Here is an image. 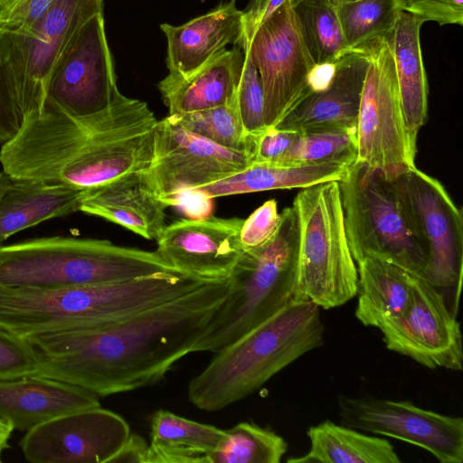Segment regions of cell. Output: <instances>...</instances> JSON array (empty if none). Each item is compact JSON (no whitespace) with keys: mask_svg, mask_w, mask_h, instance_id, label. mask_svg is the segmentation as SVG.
I'll return each instance as SVG.
<instances>
[{"mask_svg":"<svg viewBox=\"0 0 463 463\" xmlns=\"http://www.w3.org/2000/svg\"><path fill=\"white\" fill-rule=\"evenodd\" d=\"M188 291L178 273L90 286L34 289L0 286V328L25 337L109 325Z\"/></svg>","mask_w":463,"mask_h":463,"instance_id":"cell-3","label":"cell"},{"mask_svg":"<svg viewBox=\"0 0 463 463\" xmlns=\"http://www.w3.org/2000/svg\"><path fill=\"white\" fill-rule=\"evenodd\" d=\"M363 52L368 67L357 118L355 162L395 178L415 166L417 151L408 137L392 53L385 38Z\"/></svg>","mask_w":463,"mask_h":463,"instance_id":"cell-10","label":"cell"},{"mask_svg":"<svg viewBox=\"0 0 463 463\" xmlns=\"http://www.w3.org/2000/svg\"><path fill=\"white\" fill-rule=\"evenodd\" d=\"M319 307L291 301L236 342L215 353L189 383L190 402L216 411L250 395L271 377L324 344Z\"/></svg>","mask_w":463,"mask_h":463,"instance_id":"cell-4","label":"cell"},{"mask_svg":"<svg viewBox=\"0 0 463 463\" xmlns=\"http://www.w3.org/2000/svg\"><path fill=\"white\" fill-rule=\"evenodd\" d=\"M402 11L416 15L423 22L439 25L463 24V0H398Z\"/></svg>","mask_w":463,"mask_h":463,"instance_id":"cell-39","label":"cell"},{"mask_svg":"<svg viewBox=\"0 0 463 463\" xmlns=\"http://www.w3.org/2000/svg\"><path fill=\"white\" fill-rule=\"evenodd\" d=\"M297 135L295 131L269 127L257 136H249L251 162L276 165L288 150Z\"/></svg>","mask_w":463,"mask_h":463,"instance_id":"cell-40","label":"cell"},{"mask_svg":"<svg viewBox=\"0 0 463 463\" xmlns=\"http://www.w3.org/2000/svg\"><path fill=\"white\" fill-rule=\"evenodd\" d=\"M337 182L355 263L375 256L424 278L428 247L394 178L355 162Z\"/></svg>","mask_w":463,"mask_h":463,"instance_id":"cell-7","label":"cell"},{"mask_svg":"<svg viewBox=\"0 0 463 463\" xmlns=\"http://www.w3.org/2000/svg\"><path fill=\"white\" fill-rule=\"evenodd\" d=\"M243 219H182L166 225L156 250L175 270L204 280L231 277L243 249Z\"/></svg>","mask_w":463,"mask_h":463,"instance_id":"cell-18","label":"cell"},{"mask_svg":"<svg viewBox=\"0 0 463 463\" xmlns=\"http://www.w3.org/2000/svg\"><path fill=\"white\" fill-rule=\"evenodd\" d=\"M357 158L356 131L321 129L298 133L276 165H342Z\"/></svg>","mask_w":463,"mask_h":463,"instance_id":"cell-32","label":"cell"},{"mask_svg":"<svg viewBox=\"0 0 463 463\" xmlns=\"http://www.w3.org/2000/svg\"><path fill=\"white\" fill-rule=\"evenodd\" d=\"M229 287V278L211 280L115 323L25 336L36 374L101 397L155 383L192 353Z\"/></svg>","mask_w":463,"mask_h":463,"instance_id":"cell-1","label":"cell"},{"mask_svg":"<svg viewBox=\"0 0 463 463\" xmlns=\"http://www.w3.org/2000/svg\"><path fill=\"white\" fill-rule=\"evenodd\" d=\"M224 431L209 463H279L288 449L282 437L252 422H240Z\"/></svg>","mask_w":463,"mask_h":463,"instance_id":"cell-33","label":"cell"},{"mask_svg":"<svg viewBox=\"0 0 463 463\" xmlns=\"http://www.w3.org/2000/svg\"><path fill=\"white\" fill-rule=\"evenodd\" d=\"M131 434L127 420L100 406L49 420L20 440L32 463H110Z\"/></svg>","mask_w":463,"mask_h":463,"instance_id":"cell-17","label":"cell"},{"mask_svg":"<svg viewBox=\"0 0 463 463\" xmlns=\"http://www.w3.org/2000/svg\"><path fill=\"white\" fill-rule=\"evenodd\" d=\"M13 430L10 424L0 421V462H2L3 452L10 448L9 439Z\"/></svg>","mask_w":463,"mask_h":463,"instance_id":"cell-45","label":"cell"},{"mask_svg":"<svg viewBox=\"0 0 463 463\" xmlns=\"http://www.w3.org/2000/svg\"><path fill=\"white\" fill-rule=\"evenodd\" d=\"M298 0H249L243 13V41L247 42L255 30L280 8L292 6Z\"/></svg>","mask_w":463,"mask_h":463,"instance_id":"cell-42","label":"cell"},{"mask_svg":"<svg viewBox=\"0 0 463 463\" xmlns=\"http://www.w3.org/2000/svg\"><path fill=\"white\" fill-rule=\"evenodd\" d=\"M356 266L355 317L365 326L379 328L406 308L415 275L375 256L364 258Z\"/></svg>","mask_w":463,"mask_h":463,"instance_id":"cell-26","label":"cell"},{"mask_svg":"<svg viewBox=\"0 0 463 463\" xmlns=\"http://www.w3.org/2000/svg\"><path fill=\"white\" fill-rule=\"evenodd\" d=\"M250 164L249 153L221 146L168 115L157 120L153 157L145 175L152 191L166 205L184 190L217 182Z\"/></svg>","mask_w":463,"mask_h":463,"instance_id":"cell-13","label":"cell"},{"mask_svg":"<svg viewBox=\"0 0 463 463\" xmlns=\"http://www.w3.org/2000/svg\"><path fill=\"white\" fill-rule=\"evenodd\" d=\"M280 222L278 203L270 199L243 220L240 240L243 251L260 248L274 236Z\"/></svg>","mask_w":463,"mask_h":463,"instance_id":"cell-37","label":"cell"},{"mask_svg":"<svg viewBox=\"0 0 463 463\" xmlns=\"http://www.w3.org/2000/svg\"><path fill=\"white\" fill-rule=\"evenodd\" d=\"M100 406L99 396L59 380L25 375L0 381V421L27 431L55 417Z\"/></svg>","mask_w":463,"mask_h":463,"instance_id":"cell-21","label":"cell"},{"mask_svg":"<svg viewBox=\"0 0 463 463\" xmlns=\"http://www.w3.org/2000/svg\"><path fill=\"white\" fill-rule=\"evenodd\" d=\"M379 329L392 352L430 369L462 370V335L457 316L443 294L422 277H413L406 308Z\"/></svg>","mask_w":463,"mask_h":463,"instance_id":"cell-15","label":"cell"},{"mask_svg":"<svg viewBox=\"0 0 463 463\" xmlns=\"http://www.w3.org/2000/svg\"><path fill=\"white\" fill-rule=\"evenodd\" d=\"M54 0H1L0 30L29 33Z\"/></svg>","mask_w":463,"mask_h":463,"instance_id":"cell-38","label":"cell"},{"mask_svg":"<svg viewBox=\"0 0 463 463\" xmlns=\"http://www.w3.org/2000/svg\"><path fill=\"white\" fill-rule=\"evenodd\" d=\"M243 52L244 61L236 91V102L245 132L248 136H257L267 128L264 93L259 72L249 53Z\"/></svg>","mask_w":463,"mask_h":463,"instance_id":"cell-35","label":"cell"},{"mask_svg":"<svg viewBox=\"0 0 463 463\" xmlns=\"http://www.w3.org/2000/svg\"><path fill=\"white\" fill-rule=\"evenodd\" d=\"M367 67L366 52L347 53L336 62L330 83L325 89L307 91L274 127L298 133L321 129L356 131Z\"/></svg>","mask_w":463,"mask_h":463,"instance_id":"cell-19","label":"cell"},{"mask_svg":"<svg viewBox=\"0 0 463 463\" xmlns=\"http://www.w3.org/2000/svg\"><path fill=\"white\" fill-rule=\"evenodd\" d=\"M38 364L26 341L0 328V381L36 374Z\"/></svg>","mask_w":463,"mask_h":463,"instance_id":"cell-36","label":"cell"},{"mask_svg":"<svg viewBox=\"0 0 463 463\" xmlns=\"http://www.w3.org/2000/svg\"><path fill=\"white\" fill-rule=\"evenodd\" d=\"M1 1V0H0Z\"/></svg>","mask_w":463,"mask_h":463,"instance_id":"cell-48","label":"cell"},{"mask_svg":"<svg viewBox=\"0 0 463 463\" xmlns=\"http://www.w3.org/2000/svg\"><path fill=\"white\" fill-rule=\"evenodd\" d=\"M156 123L146 102L126 96L90 116L44 104L1 146L0 164L10 178L61 184L86 194L149 167Z\"/></svg>","mask_w":463,"mask_h":463,"instance_id":"cell-2","label":"cell"},{"mask_svg":"<svg viewBox=\"0 0 463 463\" xmlns=\"http://www.w3.org/2000/svg\"><path fill=\"white\" fill-rule=\"evenodd\" d=\"M179 272L156 251L63 236L0 246V286L52 289Z\"/></svg>","mask_w":463,"mask_h":463,"instance_id":"cell-5","label":"cell"},{"mask_svg":"<svg viewBox=\"0 0 463 463\" xmlns=\"http://www.w3.org/2000/svg\"><path fill=\"white\" fill-rule=\"evenodd\" d=\"M104 0H54L29 33L0 30L2 60L24 118L41 113L46 85L61 52Z\"/></svg>","mask_w":463,"mask_h":463,"instance_id":"cell-9","label":"cell"},{"mask_svg":"<svg viewBox=\"0 0 463 463\" xmlns=\"http://www.w3.org/2000/svg\"><path fill=\"white\" fill-rule=\"evenodd\" d=\"M424 22L404 11L386 35L392 53L405 127L411 146L417 151V138L428 116V80L420 31Z\"/></svg>","mask_w":463,"mask_h":463,"instance_id":"cell-24","label":"cell"},{"mask_svg":"<svg viewBox=\"0 0 463 463\" xmlns=\"http://www.w3.org/2000/svg\"><path fill=\"white\" fill-rule=\"evenodd\" d=\"M305 46L315 64L335 63L349 49L330 0H298L292 5Z\"/></svg>","mask_w":463,"mask_h":463,"instance_id":"cell-30","label":"cell"},{"mask_svg":"<svg viewBox=\"0 0 463 463\" xmlns=\"http://www.w3.org/2000/svg\"><path fill=\"white\" fill-rule=\"evenodd\" d=\"M167 206L155 194L145 172L119 178L83 197L80 211L157 241L165 224Z\"/></svg>","mask_w":463,"mask_h":463,"instance_id":"cell-22","label":"cell"},{"mask_svg":"<svg viewBox=\"0 0 463 463\" xmlns=\"http://www.w3.org/2000/svg\"><path fill=\"white\" fill-rule=\"evenodd\" d=\"M335 5H337L339 4H342V3H345V2H351V1H355V0H330Z\"/></svg>","mask_w":463,"mask_h":463,"instance_id":"cell-47","label":"cell"},{"mask_svg":"<svg viewBox=\"0 0 463 463\" xmlns=\"http://www.w3.org/2000/svg\"><path fill=\"white\" fill-rule=\"evenodd\" d=\"M23 123L24 116L0 52V146L18 133Z\"/></svg>","mask_w":463,"mask_h":463,"instance_id":"cell-41","label":"cell"},{"mask_svg":"<svg viewBox=\"0 0 463 463\" xmlns=\"http://www.w3.org/2000/svg\"><path fill=\"white\" fill-rule=\"evenodd\" d=\"M84 196L61 184L10 178L0 199V243L40 222L80 211Z\"/></svg>","mask_w":463,"mask_h":463,"instance_id":"cell-25","label":"cell"},{"mask_svg":"<svg viewBox=\"0 0 463 463\" xmlns=\"http://www.w3.org/2000/svg\"><path fill=\"white\" fill-rule=\"evenodd\" d=\"M394 180L428 247L424 279L443 294L457 316L463 268L462 210L439 181L416 166Z\"/></svg>","mask_w":463,"mask_h":463,"instance_id":"cell-11","label":"cell"},{"mask_svg":"<svg viewBox=\"0 0 463 463\" xmlns=\"http://www.w3.org/2000/svg\"><path fill=\"white\" fill-rule=\"evenodd\" d=\"M298 240L297 213L287 207L271 240L243 252L229 278L225 299L192 353L221 351L294 300Z\"/></svg>","mask_w":463,"mask_h":463,"instance_id":"cell-6","label":"cell"},{"mask_svg":"<svg viewBox=\"0 0 463 463\" xmlns=\"http://www.w3.org/2000/svg\"><path fill=\"white\" fill-rule=\"evenodd\" d=\"M213 200L196 189H187L174 195L166 205L180 208L189 219H201L212 215Z\"/></svg>","mask_w":463,"mask_h":463,"instance_id":"cell-43","label":"cell"},{"mask_svg":"<svg viewBox=\"0 0 463 463\" xmlns=\"http://www.w3.org/2000/svg\"><path fill=\"white\" fill-rule=\"evenodd\" d=\"M243 61V49L234 45L185 77L167 74L157 87L168 115L201 111L234 99Z\"/></svg>","mask_w":463,"mask_h":463,"instance_id":"cell-23","label":"cell"},{"mask_svg":"<svg viewBox=\"0 0 463 463\" xmlns=\"http://www.w3.org/2000/svg\"><path fill=\"white\" fill-rule=\"evenodd\" d=\"M116 80L104 15L98 14L77 30L58 57L44 104L72 116L100 113L124 96Z\"/></svg>","mask_w":463,"mask_h":463,"instance_id":"cell-12","label":"cell"},{"mask_svg":"<svg viewBox=\"0 0 463 463\" xmlns=\"http://www.w3.org/2000/svg\"><path fill=\"white\" fill-rule=\"evenodd\" d=\"M147 454L148 443L146 439L137 433H131L124 446L110 460V463H147Z\"/></svg>","mask_w":463,"mask_h":463,"instance_id":"cell-44","label":"cell"},{"mask_svg":"<svg viewBox=\"0 0 463 463\" xmlns=\"http://www.w3.org/2000/svg\"><path fill=\"white\" fill-rule=\"evenodd\" d=\"M341 424L392 437L430 452L441 463L463 461V420L422 409L406 401L373 397L338 398Z\"/></svg>","mask_w":463,"mask_h":463,"instance_id":"cell-16","label":"cell"},{"mask_svg":"<svg viewBox=\"0 0 463 463\" xmlns=\"http://www.w3.org/2000/svg\"><path fill=\"white\" fill-rule=\"evenodd\" d=\"M167 41L168 75L185 77L198 70L229 44L243 41V13L230 0L184 24H160Z\"/></svg>","mask_w":463,"mask_h":463,"instance_id":"cell-20","label":"cell"},{"mask_svg":"<svg viewBox=\"0 0 463 463\" xmlns=\"http://www.w3.org/2000/svg\"><path fill=\"white\" fill-rule=\"evenodd\" d=\"M299 240L295 301L329 309L356 296L357 266L345 230L337 181L301 188L293 201Z\"/></svg>","mask_w":463,"mask_h":463,"instance_id":"cell-8","label":"cell"},{"mask_svg":"<svg viewBox=\"0 0 463 463\" xmlns=\"http://www.w3.org/2000/svg\"><path fill=\"white\" fill-rule=\"evenodd\" d=\"M172 116L192 132L225 148L250 155V140L242 126L236 96L218 107Z\"/></svg>","mask_w":463,"mask_h":463,"instance_id":"cell-34","label":"cell"},{"mask_svg":"<svg viewBox=\"0 0 463 463\" xmlns=\"http://www.w3.org/2000/svg\"><path fill=\"white\" fill-rule=\"evenodd\" d=\"M241 48L249 53L261 80L266 127H274L307 92L316 65L292 6L286 5L271 14Z\"/></svg>","mask_w":463,"mask_h":463,"instance_id":"cell-14","label":"cell"},{"mask_svg":"<svg viewBox=\"0 0 463 463\" xmlns=\"http://www.w3.org/2000/svg\"><path fill=\"white\" fill-rule=\"evenodd\" d=\"M9 179V176L4 171L0 172V199L8 186Z\"/></svg>","mask_w":463,"mask_h":463,"instance_id":"cell-46","label":"cell"},{"mask_svg":"<svg viewBox=\"0 0 463 463\" xmlns=\"http://www.w3.org/2000/svg\"><path fill=\"white\" fill-rule=\"evenodd\" d=\"M309 450L288 458L290 463H400L388 440L364 434L355 429L325 420L307 432Z\"/></svg>","mask_w":463,"mask_h":463,"instance_id":"cell-28","label":"cell"},{"mask_svg":"<svg viewBox=\"0 0 463 463\" xmlns=\"http://www.w3.org/2000/svg\"><path fill=\"white\" fill-rule=\"evenodd\" d=\"M335 9L347 46L362 52L386 37L402 11L398 0H355Z\"/></svg>","mask_w":463,"mask_h":463,"instance_id":"cell-31","label":"cell"},{"mask_svg":"<svg viewBox=\"0 0 463 463\" xmlns=\"http://www.w3.org/2000/svg\"><path fill=\"white\" fill-rule=\"evenodd\" d=\"M224 430L158 410L150 423L147 463H209Z\"/></svg>","mask_w":463,"mask_h":463,"instance_id":"cell-27","label":"cell"},{"mask_svg":"<svg viewBox=\"0 0 463 463\" xmlns=\"http://www.w3.org/2000/svg\"><path fill=\"white\" fill-rule=\"evenodd\" d=\"M347 168L342 165L281 166L252 163L226 178L194 189L215 199L277 189L305 188L319 183L339 181Z\"/></svg>","mask_w":463,"mask_h":463,"instance_id":"cell-29","label":"cell"}]
</instances>
